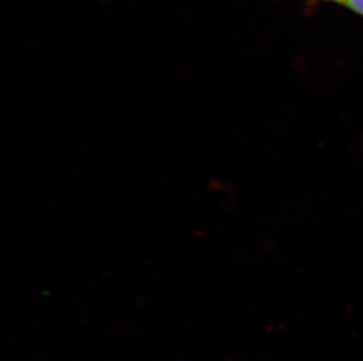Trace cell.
<instances>
[{
  "mask_svg": "<svg viewBox=\"0 0 363 361\" xmlns=\"http://www.w3.org/2000/svg\"><path fill=\"white\" fill-rule=\"evenodd\" d=\"M334 1H339V3H341V0H334Z\"/></svg>",
  "mask_w": 363,
  "mask_h": 361,
  "instance_id": "2",
  "label": "cell"
},
{
  "mask_svg": "<svg viewBox=\"0 0 363 361\" xmlns=\"http://www.w3.org/2000/svg\"><path fill=\"white\" fill-rule=\"evenodd\" d=\"M341 3L350 7L354 12L363 16V0H341Z\"/></svg>",
  "mask_w": 363,
  "mask_h": 361,
  "instance_id": "1",
  "label": "cell"
}]
</instances>
